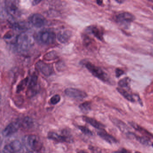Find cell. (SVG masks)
<instances>
[{
	"mask_svg": "<svg viewBox=\"0 0 153 153\" xmlns=\"http://www.w3.org/2000/svg\"><path fill=\"white\" fill-rule=\"evenodd\" d=\"M32 36L25 33H21L17 37L15 44L18 51L22 52L27 51L33 46Z\"/></svg>",
	"mask_w": 153,
	"mask_h": 153,
	"instance_id": "cell-1",
	"label": "cell"
},
{
	"mask_svg": "<svg viewBox=\"0 0 153 153\" xmlns=\"http://www.w3.org/2000/svg\"><path fill=\"white\" fill-rule=\"evenodd\" d=\"M84 64L93 76L103 82H109V78L108 75L101 68L95 66L89 62H86Z\"/></svg>",
	"mask_w": 153,
	"mask_h": 153,
	"instance_id": "cell-2",
	"label": "cell"
},
{
	"mask_svg": "<svg viewBox=\"0 0 153 153\" xmlns=\"http://www.w3.org/2000/svg\"><path fill=\"white\" fill-rule=\"evenodd\" d=\"M38 76L34 75L32 76L29 81V85L26 92L27 96L31 98L36 95L39 91L40 87L37 83Z\"/></svg>",
	"mask_w": 153,
	"mask_h": 153,
	"instance_id": "cell-3",
	"label": "cell"
},
{
	"mask_svg": "<svg viewBox=\"0 0 153 153\" xmlns=\"http://www.w3.org/2000/svg\"><path fill=\"white\" fill-rule=\"evenodd\" d=\"M29 148L33 151L39 152L43 147V143L40 137L36 135H29L27 140Z\"/></svg>",
	"mask_w": 153,
	"mask_h": 153,
	"instance_id": "cell-4",
	"label": "cell"
},
{
	"mask_svg": "<svg viewBox=\"0 0 153 153\" xmlns=\"http://www.w3.org/2000/svg\"><path fill=\"white\" fill-rule=\"evenodd\" d=\"M116 22L121 25L128 26L135 19V16L129 12H122L115 16Z\"/></svg>",
	"mask_w": 153,
	"mask_h": 153,
	"instance_id": "cell-5",
	"label": "cell"
},
{
	"mask_svg": "<svg viewBox=\"0 0 153 153\" xmlns=\"http://www.w3.org/2000/svg\"><path fill=\"white\" fill-rule=\"evenodd\" d=\"M38 41L45 45H51L55 42L56 35L54 33L51 31L41 32L37 36Z\"/></svg>",
	"mask_w": 153,
	"mask_h": 153,
	"instance_id": "cell-6",
	"label": "cell"
},
{
	"mask_svg": "<svg viewBox=\"0 0 153 153\" xmlns=\"http://www.w3.org/2000/svg\"><path fill=\"white\" fill-rule=\"evenodd\" d=\"M5 9L7 14L12 17L18 16L19 15L18 1H7L5 2Z\"/></svg>",
	"mask_w": 153,
	"mask_h": 153,
	"instance_id": "cell-7",
	"label": "cell"
},
{
	"mask_svg": "<svg viewBox=\"0 0 153 153\" xmlns=\"http://www.w3.org/2000/svg\"><path fill=\"white\" fill-rule=\"evenodd\" d=\"M36 67L42 74L46 77L51 76L53 74L54 71L51 64H48L42 61H39L36 62Z\"/></svg>",
	"mask_w": 153,
	"mask_h": 153,
	"instance_id": "cell-8",
	"label": "cell"
},
{
	"mask_svg": "<svg viewBox=\"0 0 153 153\" xmlns=\"http://www.w3.org/2000/svg\"><path fill=\"white\" fill-rule=\"evenodd\" d=\"M65 93L69 97L78 100H83L87 96L85 92L73 88H67L65 90Z\"/></svg>",
	"mask_w": 153,
	"mask_h": 153,
	"instance_id": "cell-9",
	"label": "cell"
},
{
	"mask_svg": "<svg viewBox=\"0 0 153 153\" xmlns=\"http://www.w3.org/2000/svg\"><path fill=\"white\" fill-rule=\"evenodd\" d=\"M30 23L36 27L40 28L46 25L47 20L42 15L39 14L32 15L29 18Z\"/></svg>",
	"mask_w": 153,
	"mask_h": 153,
	"instance_id": "cell-10",
	"label": "cell"
},
{
	"mask_svg": "<svg viewBox=\"0 0 153 153\" xmlns=\"http://www.w3.org/2000/svg\"><path fill=\"white\" fill-rule=\"evenodd\" d=\"M22 144L18 140H15L6 145L2 149L3 153H16L21 150Z\"/></svg>",
	"mask_w": 153,
	"mask_h": 153,
	"instance_id": "cell-11",
	"label": "cell"
},
{
	"mask_svg": "<svg viewBox=\"0 0 153 153\" xmlns=\"http://www.w3.org/2000/svg\"><path fill=\"white\" fill-rule=\"evenodd\" d=\"M19 122H13L9 124L2 132V135L4 137H8L16 133L20 128Z\"/></svg>",
	"mask_w": 153,
	"mask_h": 153,
	"instance_id": "cell-12",
	"label": "cell"
},
{
	"mask_svg": "<svg viewBox=\"0 0 153 153\" xmlns=\"http://www.w3.org/2000/svg\"><path fill=\"white\" fill-rule=\"evenodd\" d=\"M48 138L54 141L59 142H68L69 138L67 136L60 135L58 133L53 131H50L48 134Z\"/></svg>",
	"mask_w": 153,
	"mask_h": 153,
	"instance_id": "cell-13",
	"label": "cell"
},
{
	"mask_svg": "<svg viewBox=\"0 0 153 153\" xmlns=\"http://www.w3.org/2000/svg\"><path fill=\"white\" fill-rule=\"evenodd\" d=\"M82 119L84 120V121L89 123V124L92 125L93 127L102 130L105 128V126L103 124H102L99 122L97 121V120H95L94 118L84 116L82 117Z\"/></svg>",
	"mask_w": 153,
	"mask_h": 153,
	"instance_id": "cell-14",
	"label": "cell"
},
{
	"mask_svg": "<svg viewBox=\"0 0 153 153\" xmlns=\"http://www.w3.org/2000/svg\"><path fill=\"white\" fill-rule=\"evenodd\" d=\"M97 134L99 137H101L103 139L107 141L110 144H113L117 142V140L110 134L103 130H101L97 132Z\"/></svg>",
	"mask_w": 153,
	"mask_h": 153,
	"instance_id": "cell-15",
	"label": "cell"
},
{
	"mask_svg": "<svg viewBox=\"0 0 153 153\" xmlns=\"http://www.w3.org/2000/svg\"><path fill=\"white\" fill-rule=\"evenodd\" d=\"M71 36V33L69 31H61L57 35V39L61 43H66L69 40Z\"/></svg>",
	"mask_w": 153,
	"mask_h": 153,
	"instance_id": "cell-16",
	"label": "cell"
},
{
	"mask_svg": "<svg viewBox=\"0 0 153 153\" xmlns=\"http://www.w3.org/2000/svg\"><path fill=\"white\" fill-rule=\"evenodd\" d=\"M89 31L94 36L100 41L103 40V33L100 28L95 26L90 27Z\"/></svg>",
	"mask_w": 153,
	"mask_h": 153,
	"instance_id": "cell-17",
	"label": "cell"
},
{
	"mask_svg": "<svg viewBox=\"0 0 153 153\" xmlns=\"http://www.w3.org/2000/svg\"><path fill=\"white\" fill-rule=\"evenodd\" d=\"M19 122L20 123V126L25 128H30L33 126L34 123L33 119L30 117H25L20 121Z\"/></svg>",
	"mask_w": 153,
	"mask_h": 153,
	"instance_id": "cell-18",
	"label": "cell"
},
{
	"mask_svg": "<svg viewBox=\"0 0 153 153\" xmlns=\"http://www.w3.org/2000/svg\"><path fill=\"white\" fill-rule=\"evenodd\" d=\"M111 120V121L114 123V124H115L121 131H123V132H128V127H127L125 123L123 122L122 121L114 118V117H112Z\"/></svg>",
	"mask_w": 153,
	"mask_h": 153,
	"instance_id": "cell-19",
	"label": "cell"
},
{
	"mask_svg": "<svg viewBox=\"0 0 153 153\" xmlns=\"http://www.w3.org/2000/svg\"><path fill=\"white\" fill-rule=\"evenodd\" d=\"M117 90H118V92L125 98V99L128 100V101H130L131 102H135L134 98L132 96L131 94L128 93L126 90L125 89H123V88H117Z\"/></svg>",
	"mask_w": 153,
	"mask_h": 153,
	"instance_id": "cell-20",
	"label": "cell"
},
{
	"mask_svg": "<svg viewBox=\"0 0 153 153\" xmlns=\"http://www.w3.org/2000/svg\"><path fill=\"white\" fill-rule=\"evenodd\" d=\"M130 124L133 127V128L137 130L138 131L142 133V134H145L146 136H148V137H153V136L152 134H150L149 132L147 131L145 129L143 128H141L140 126H139L137 124H136V123H134L133 122H130Z\"/></svg>",
	"mask_w": 153,
	"mask_h": 153,
	"instance_id": "cell-21",
	"label": "cell"
},
{
	"mask_svg": "<svg viewBox=\"0 0 153 153\" xmlns=\"http://www.w3.org/2000/svg\"><path fill=\"white\" fill-rule=\"evenodd\" d=\"M28 78L27 77L24 79L23 80H21L19 82V85H18L16 88V92L17 93H19L21 91H23L25 88L26 86L27 85V83L28 82Z\"/></svg>",
	"mask_w": 153,
	"mask_h": 153,
	"instance_id": "cell-22",
	"label": "cell"
},
{
	"mask_svg": "<svg viewBox=\"0 0 153 153\" xmlns=\"http://www.w3.org/2000/svg\"><path fill=\"white\" fill-rule=\"evenodd\" d=\"M12 28L17 31H25L27 29L26 25L23 23H15L12 25Z\"/></svg>",
	"mask_w": 153,
	"mask_h": 153,
	"instance_id": "cell-23",
	"label": "cell"
},
{
	"mask_svg": "<svg viewBox=\"0 0 153 153\" xmlns=\"http://www.w3.org/2000/svg\"><path fill=\"white\" fill-rule=\"evenodd\" d=\"M130 81V79L129 78L125 77L119 81L118 85L121 88L129 87Z\"/></svg>",
	"mask_w": 153,
	"mask_h": 153,
	"instance_id": "cell-24",
	"label": "cell"
},
{
	"mask_svg": "<svg viewBox=\"0 0 153 153\" xmlns=\"http://www.w3.org/2000/svg\"><path fill=\"white\" fill-rule=\"evenodd\" d=\"M79 107L83 111L87 112L91 110V103L88 102H85L81 104Z\"/></svg>",
	"mask_w": 153,
	"mask_h": 153,
	"instance_id": "cell-25",
	"label": "cell"
},
{
	"mask_svg": "<svg viewBox=\"0 0 153 153\" xmlns=\"http://www.w3.org/2000/svg\"><path fill=\"white\" fill-rule=\"evenodd\" d=\"M57 58V55L55 51H51L46 53L44 56V59L46 60H52Z\"/></svg>",
	"mask_w": 153,
	"mask_h": 153,
	"instance_id": "cell-26",
	"label": "cell"
},
{
	"mask_svg": "<svg viewBox=\"0 0 153 153\" xmlns=\"http://www.w3.org/2000/svg\"><path fill=\"white\" fill-rule=\"evenodd\" d=\"M132 135L135 137V138L136 139V140L137 141H138L139 142H140L141 144L145 145H148L149 141V140L146 138L145 137L136 136V135H135V134H132Z\"/></svg>",
	"mask_w": 153,
	"mask_h": 153,
	"instance_id": "cell-27",
	"label": "cell"
},
{
	"mask_svg": "<svg viewBox=\"0 0 153 153\" xmlns=\"http://www.w3.org/2000/svg\"><path fill=\"white\" fill-rule=\"evenodd\" d=\"M78 128L83 132L84 134L87 135L91 136L93 135V133L91 130L89 129L88 128L84 126H79Z\"/></svg>",
	"mask_w": 153,
	"mask_h": 153,
	"instance_id": "cell-28",
	"label": "cell"
},
{
	"mask_svg": "<svg viewBox=\"0 0 153 153\" xmlns=\"http://www.w3.org/2000/svg\"><path fill=\"white\" fill-rule=\"evenodd\" d=\"M61 97L59 95L56 94L53 96L51 99V102L52 104L56 105L60 101Z\"/></svg>",
	"mask_w": 153,
	"mask_h": 153,
	"instance_id": "cell-29",
	"label": "cell"
},
{
	"mask_svg": "<svg viewBox=\"0 0 153 153\" xmlns=\"http://www.w3.org/2000/svg\"><path fill=\"white\" fill-rule=\"evenodd\" d=\"M15 36V34L13 32H11V31H10V32H7L6 34L4 35V39L5 40H7V41H10L11 39H13Z\"/></svg>",
	"mask_w": 153,
	"mask_h": 153,
	"instance_id": "cell-30",
	"label": "cell"
},
{
	"mask_svg": "<svg viewBox=\"0 0 153 153\" xmlns=\"http://www.w3.org/2000/svg\"><path fill=\"white\" fill-rule=\"evenodd\" d=\"M124 73V71H123L122 70L120 69L117 68L115 70V76H116V77H120Z\"/></svg>",
	"mask_w": 153,
	"mask_h": 153,
	"instance_id": "cell-31",
	"label": "cell"
},
{
	"mask_svg": "<svg viewBox=\"0 0 153 153\" xmlns=\"http://www.w3.org/2000/svg\"><path fill=\"white\" fill-rule=\"evenodd\" d=\"M89 149L93 153H101V150L97 148L91 146L89 147Z\"/></svg>",
	"mask_w": 153,
	"mask_h": 153,
	"instance_id": "cell-32",
	"label": "cell"
},
{
	"mask_svg": "<svg viewBox=\"0 0 153 153\" xmlns=\"http://www.w3.org/2000/svg\"><path fill=\"white\" fill-rule=\"evenodd\" d=\"M112 153H131L130 152H129L128 150H126V149H123L121 150H119V151H114Z\"/></svg>",
	"mask_w": 153,
	"mask_h": 153,
	"instance_id": "cell-33",
	"label": "cell"
},
{
	"mask_svg": "<svg viewBox=\"0 0 153 153\" xmlns=\"http://www.w3.org/2000/svg\"><path fill=\"white\" fill-rule=\"evenodd\" d=\"M41 2V1H33V5H37Z\"/></svg>",
	"mask_w": 153,
	"mask_h": 153,
	"instance_id": "cell-34",
	"label": "cell"
},
{
	"mask_svg": "<svg viewBox=\"0 0 153 153\" xmlns=\"http://www.w3.org/2000/svg\"><path fill=\"white\" fill-rule=\"evenodd\" d=\"M97 4H98V5L101 6V5H102V1H97Z\"/></svg>",
	"mask_w": 153,
	"mask_h": 153,
	"instance_id": "cell-35",
	"label": "cell"
},
{
	"mask_svg": "<svg viewBox=\"0 0 153 153\" xmlns=\"http://www.w3.org/2000/svg\"><path fill=\"white\" fill-rule=\"evenodd\" d=\"M78 153H88L87 152H86L85 151H84V150H81V151H79Z\"/></svg>",
	"mask_w": 153,
	"mask_h": 153,
	"instance_id": "cell-36",
	"label": "cell"
},
{
	"mask_svg": "<svg viewBox=\"0 0 153 153\" xmlns=\"http://www.w3.org/2000/svg\"><path fill=\"white\" fill-rule=\"evenodd\" d=\"M117 1V2H118V3H123V1Z\"/></svg>",
	"mask_w": 153,
	"mask_h": 153,
	"instance_id": "cell-37",
	"label": "cell"
},
{
	"mask_svg": "<svg viewBox=\"0 0 153 153\" xmlns=\"http://www.w3.org/2000/svg\"><path fill=\"white\" fill-rule=\"evenodd\" d=\"M135 153H141L140 152H138V151H137V152H135Z\"/></svg>",
	"mask_w": 153,
	"mask_h": 153,
	"instance_id": "cell-38",
	"label": "cell"
},
{
	"mask_svg": "<svg viewBox=\"0 0 153 153\" xmlns=\"http://www.w3.org/2000/svg\"><path fill=\"white\" fill-rule=\"evenodd\" d=\"M152 146L153 147V144H152Z\"/></svg>",
	"mask_w": 153,
	"mask_h": 153,
	"instance_id": "cell-39",
	"label": "cell"
},
{
	"mask_svg": "<svg viewBox=\"0 0 153 153\" xmlns=\"http://www.w3.org/2000/svg\"><path fill=\"white\" fill-rule=\"evenodd\" d=\"M152 9H153V8H152Z\"/></svg>",
	"mask_w": 153,
	"mask_h": 153,
	"instance_id": "cell-40",
	"label": "cell"
}]
</instances>
